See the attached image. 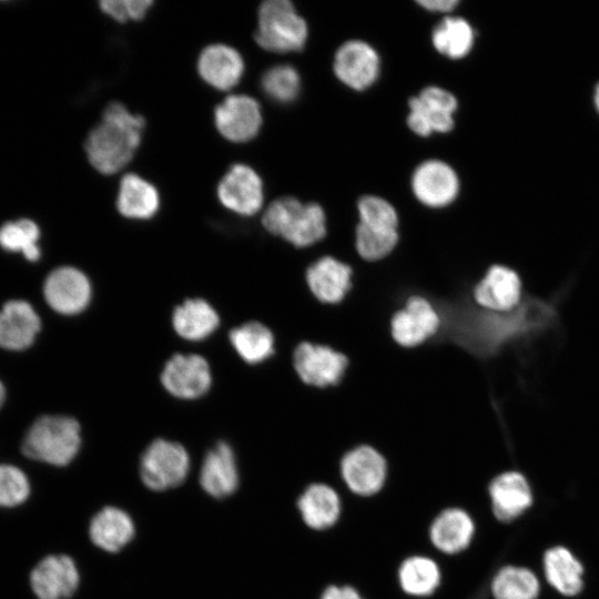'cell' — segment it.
Wrapping results in <instances>:
<instances>
[{
    "instance_id": "1",
    "label": "cell",
    "mask_w": 599,
    "mask_h": 599,
    "mask_svg": "<svg viewBox=\"0 0 599 599\" xmlns=\"http://www.w3.org/2000/svg\"><path fill=\"white\" fill-rule=\"evenodd\" d=\"M441 319L437 337L451 342L479 361L498 356L512 343L545 331L554 324V303L524 296L509 312L478 307L471 295L435 303Z\"/></svg>"
},
{
    "instance_id": "2",
    "label": "cell",
    "mask_w": 599,
    "mask_h": 599,
    "mask_svg": "<svg viewBox=\"0 0 599 599\" xmlns=\"http://www.w3.org/2000/svg\"><path fill=\"white\" fill-rule=\"evenodd\" d=\"M144 124L141 115L132 114L123 104L110 103L85 141L92 166L103 174H113L124 167L141 142Z\"/></svg>"
},
{
    "instance_id": "3",
    "label": "cell",
    "mask_w": 599,
    "mask_h": 599,
    "mask_svg": "<svg viewBox=\"0 0 599 599\" xmlns=\"http://www.w3.org/2000/svg\"><path fill=\"white\" fill-rule=\"evenodd\" d=\"M262 224L295 248L312 247L327 235L326 215L317 203L303 204L295 197L273 201L265 210Z\"/></svg>"
},
{
    "instance_id": "4",
    "label": "cell",
    "mask_w": 599,
    "mask_h": 599,
    "mask_svg": "<svg viewBox=\"0 0 599 599\" xmlns=\"http://www.w3.org/2000/svg\"><path fill=\"white\" fill-rule=\"evenodd\" d=\"M81 446L79 423L68 416L38 418L22 441L23 454L53 466H65L73 460Z\"/></svg>"
},
{
    "instance_id": "5",
    "label": "cell",
    "mask_w": 599,
    "mask_h": 599,
    "mask_svg": "<svg viewBox=\"0 0 599 599\" xmlns=\"http://www.w3.org/2000/svg\"><path fill=\"white\" fill-rule=\"evenodd\" d=\"M257 44L272 52L301 50L307 39V24L288 0H267L258 9Z\"/></svg>"
},
{
    "instance_id": "6",
    "label": "cell",
    "mask_w": 599,
    "mask_h": 599,
    "mask_svg": "<svg viewBox=\"0 0 599 599\" xmlns=\"http://www.w3.org/2000/svg\"><path fill=\"white\" fill-rule=\"evenodd\" d=\"M349 361L325 344L298 343L292 352V366L298 379L308 387L325 389L337 386L344 378Z\"/></svg>"
},
{
    "instance_id": "7",
    "label": "cell",
    "mask_w": 599,
    "mask_h": 599,
    "mask_svg": "<svg viewBox=\"0 0 599 599\" xmlns=\"http://www.w3.org/2000/svg\"><path fill=\"white\" fill-rule=\"evenodd\" d=\"M190 470V456L183 445L158 438L143 451L140 476L152 490H166L181 485Z\"/></svg>"
},
{
    "instance_id": "8",
    "label": "cell",
    "mask_w": 599,
    "mask_h": 599,
    "mask_svg": "<svg viewBox=\"0 0 599 599\" xmlns=\"http://www.w3.org/2000/svg\"><path fill=\"white\" fill-rule=\"evenodd\" d=\"M390 336L403 348H416L435 338L441 319L434 304L423 295H412L390 318Z\"/></svg>"
},
{
    "instance_id": "9",
    "label": "cell",
    "mask_w": 599,
    "mask_h": 599,
    "mask_svg": "<svg viewBox=\"0 0 599 599\" xmlns=\"http://www.w3.org/2000/svg\"><path fill=\"white\" fill-rule=\"evenodd\" d=\"M341 476L354 494L368 497L385 485L388 463L380 450L369 444H359L345 451L339 460Z\"/></svg>"
},
{
    "instance_id": "10",
    "label": "cell",
    "mask_w": 599,
    "mask_h": 599,
    "mask_svg": "<svg viewBox=\"0 0 599 599\" xmlns=\"http://www.w3.org/2000/svg\"><path fill=\"white\" fill-rule=\"evenodd\" d=\"M408 106L407 124L420 136L448 132L454 126L453 114L457 109V100L441 88H425L417 97L409 99Z\"/></svg>"
},
{
    "instance_id": "11",
    "label": "cell",
    "mask_w": 599,
    "mask_h": 599,
    "mask_svg": "<svg viewBox=\"0 0 599 599\" xmlns=\"http://www.w3.org/2000/svg\"><path fill=\"white\" fill-rule=\"evenodd\" d=\"M474 303L493 312H509L524 300L522 284L518 273L504 264L487 267L471 291Z\"/></svg>"
},
{
    "instance_id": "12",
    "label": "cell",
    "mask_w": 599,
    "mask_h": 599,
    "mask_svg": "<svg viewBox=\"0 0 599 599\" xmlns=\"http://www.w3.org/2000/svg\"><path fill=\"white\" fill-rule=\"evenodd\" d=\"M354 270L333 255H323L305 271V282L312 296L324 305H338L353 288Z\"/></svg>"
},
{
    "instance_id": "13",
    "label": "cell",
    "mask_w": 599,
    "mask_h": 599,
    "mask_svg": "<svg viewBox=\"0 0 599 599\" xmlns=\"http://www.w3.org/2000/svg\"><path fill=\"white\" fill-rule=\"evenodd\" d=\"M161 383L165 390L177 398H199L210 389V365L197 354H175L165 363Z\"/></svg>"
},
{
    "instance_id": "14",
    "label": "cell",
    "mask_w": 599,
    "mask_h": 599,
    "mask_svg": "<svg viewBox=\"0 0 599 599\" xmlns=\"http://www.w3.org/2000/svg\"><path fill=\"white\" fill-rule=\"evenodd\" d=\"M47 303L55 312L74 315L85 309L91 301L92 288L87 275L71 266L52 271L43 286Z\"/></svg>"
},
{
    "instance_id": "15",
    "label": "cell",
    "mask_w": 599,
    "mask_h": 599,
    "mask_svg": "<svg viewBox=\"0 0 599 599\" xmlns=\"http://www.w3.org/2000/svg\"><path fill=\"white\" fill-rule=\"evenodd\" d=\"M217 195L221 203L230 211L251 216L262 207L263 183L251 166L234 164L220 181Z\"/></svg>"
},
{
    "instance_id": "16",
    "label": "cell",
    "mask_w": 599,
    "mask_h": 599,
    "mask_svg": "<svg viewBox=\"0 0 599 599\" xmlns=\"http://www.w3.org/2000/svg\"><path fill=\"white\" fill-rule=\"evenodd\" d=\"M219 132L229 141L247 142L260 131L262 112L258 102L245 94H233L214 111Z\"/></svg>"
},
{
    "instance_id": "17",
    "label": "cell",
    "mask_w": 599,
    "mask_h": 599,
    "mask_svg": "<svg viewBox=\"0 0 599 599\" xmlns=\"http://www.w3.org/2000/svg\"><path fill=\"white\" fill-rule=\"evenodd\" d=\"M333 68L344 84L359 91L376 81L379 73V57L367 42L349 40L337 49Z\"/></svg>"
},
{
    "instance_id": "18",
    "label": "cell",
    "mask_w": 599,
    "mask_h": 599,
    "mask_svg": "<svg viewBox=\"0 0 599 599\" xmlns=\"http://www.w3.org/2000/svg\"><path fill=\"white\" fill-rule=\"evenodd\" d=\"M80 582V575L73 559L67 555L44 557L32 569L30 583L38 599H67Z\"/></svg>"
},
{
    "instance_id": "19",
    "label": "cell",
    "mask_w": 599,
    "mask_h": 599,
    "mask_svg": "<svg viewBox=\"0 0 599 599\" xmlns=\"http://www.w3.org/2000/svg\"><path fill=\"white\" fill-rule=\"evenodd\" d=\"M415 196L429 207H443L451 203L459 190L456 172L447 163L428 160L419 164L412 177Z\"/></svg>"
},
{
    "instance_id": "20",
    "label": "cell",
    "mask_w": 599,
    "mask_h": 599,
    "mask_svg": "<svg viewBox=\"0 0 599 599\" xmlns=\"http://www.w3.org/2000/svg\"><path fill=\"white\" fill-rule=\"evenodd\" d=\"M202 488L214 498L232 495L238 486V470L232 447L216 443L205 455L200 471Z\"/></svg>"
},
{
    "instance_id": "21",
    "label": "cell",
    "mask_w": 599,
    "mask_h": 599,
    "mask_svg": "<svg viewBox=\"0 0 599 599\" xmlns=\"http://www.w3.org/2000/svg\"><path fill=\"white\" fill-rule=\"evenodd\" d=\"M488 490L493 512L500 521L516 519L532 501L527 479L516 470H508L496 476Z\"/></svg>"
},
{
    "instance_id": "22",
    "label": "cell",
    "mask_w": 599,
    "mask_h": 599,
    "mask_svg": "<svg viewBox=\"0 0 599 599\" xmlns=\"http://www.w3.org/2000/svg\"><path fill=\"white\" fill-rule=\"evenodd\" d=\"M197 70L201 78L217 90H230L241 80L244 61L241 54L226 44L207 45L200 54Z\"/></svg>"
},
{
    "instance_id": "23",
    "label": "cell",
    "mask_w": 599,
    "mask_h": 599,
    "mask_svg": "<svg viewBox=\"0 0 599 599\" xmlns=\"http://www.w3.org/2000/svg\"><path fill=\"white\" fill-rule=\"evenodd\" d=\"M40 327V318L29 303L10 301L0 311V346L24 349L33 343Z\"/></svg>"
},
{
    "instance_id": "24",
    "label": "cell",
    "mask_w": 599,
    "mask_h": 599,
    "mask_svg": "<svg viewBox=\"0 0 599 599\" xmlns=\"http://www.w3.org/2000/svg\"><path fill=\"white\" fill-rule=\"evenodd\" d=\"M475 524L461 508L450 507L440 511L429 528L432 544L441 552L456 555L473 540Z\"/></svg>"
},
{
    "instance_id": "25",
    "label": "cell",
    "mask_w": 599,
    "mask_h": 599,
    "mask_svg": "<svg viewBox=\"0 0 599 599\" xmlns=\"http://www.w3.org/2000/svg\"><path fill=\"white\" fill-rule=\"evenodd\" d=\"M297 508L306 526L314 530H325L337 522L342 505L334 488L323 483H314L298 497Z\"/></svg>"
},
{
    "instance_id": "26",
    "label": "cell",
    "mask_w": 599,
    "mask_h": 599,
    "mask_svg": "<svg viewBox=\"0 0 599 599\" xmlns=\"http://www.w3.org/2000/svg\"><path fill=\"white\" fill-rule=\"evenodd\" d=\"M135 534L131 516L121 508L106 506L91 519L89 535L99 548L115 552L131 541Z\"/></svg>"
},
{
    "instance_id": "27",
    "label": "cell",
    "mask_w": 599,
    "mask_h": 599,
    "mask_svg": "<svg viewBox=\"0 0 599 599\" xmlns=\"http://www.w3.org/2000/svg\"><path fill=\"white\" fill-rule=\"evenodd\" d=\"M220 324V317L212 305L202 298H189L176 306L172 325L176 334L191 342L211 336Z\"/></svg>"
},
{
    "instance_id": "28",
    "label": "cell",
    "mask_w": 599,
    "mask_h": 599,
    "mask_svg": "<svg viewBox=\"0 0 599 599\" xmlns=\"http://www.w3.org/2000/svg\"><path fill=\"white\" fill-rule=\"evenodd\" d=\"M159 205V193L153 184L134 173L122 177L116 206L123 216L148 220L158 212Z\"/></svg>"
},
{
    "instance_id": "29",
    "label": "cell",
    "mask_w": 599,
    "mask_h": 599,
    "mask_svg": "<svg viewBox=\"0 0 599 599\" xmlns=\"http://www.w3.org/2000/svg\"><path fill=\"white\" fill-rule=\"evenodd\" d=\"M229 337L237 355L247 364H262L275 355V335L262 322L250 321L236 326Z\"/></svg>"
},
{
    "instance_id": "30",
    "label": "cell",
    "mask_w": 599,
    "mask_h": 599,
    "mask_svg": "<svg viewBox=\"0 0 599 599\" xmlns=\"http://www.w3.org/2000/svg\"><path fill=\"white\" fill-rule=\"evenodd\" d=\"M545 575L549 583L561 595L575 596L582 588V566L564 547H554L544 557Z\"/></svg>"
},
{
    "instance_id": "31",
    "label": "cell",
    "mask_w": 599,
    "mask_h": 599,
    "mask_svg": "<svg viewBox=\"0 0 599 599\" xmlns=\"http://www.w3.org/2000/svg\"><path fill=\"white\" fill-rule=\"evenodd\" d=\"M440 570L430 558L413 556L398 568V581L404 592L414 597H428L440 585Z\"/></svg>"
},
{
    "instance_id": "32",
    "label": "cell",
    "mask_w": 599,
    "mask_h": 599,
    "mask_svg": "<svg viewBox=\"0 0 599 599\" xmlns=\"http://www.w3.org/2000/svg\"><path fill=\"white\" fill-rule=\"evenodd\" d=\"M432 41L438 52L451 59L465 57L474 44V31L460 17H446L433 30Z\"/></svg>"
},
{
    "instance_id": "33",
    "label": "cell",
    "mask_w": 599,
    "mask_h": 599,
    "mask_svg": "<svg viewBox=\"0 0 599 599\" xmlns=\"http://www.w3.org/2000/svg\"><path fill=\"white\" fill-rule=\"evenodd\" d=\"M399 244L398 231L378 230L357 223L354 250L361 261L378 263L389 257Z\"/></svg>"
},
{
    "instance_id": "34",
    "label": "cell",
    "mask_w": 599,
    "mask_h": 599,
    "mask_svg": "<svg viewBox=\"0 0 599 599\" xmlns=\"http://www.w3.org/2000/svg\"><path fill=\"white\" fill-rule=\"evenodd\" d=\"M490 591L494 599H536L539 581L527 568L507 566L494 576Z\"/></svg>"
},
{
    "instance_id": "35",
    "label": "cell",
    "mask_w": 599,
    "mask_h": 599,
    "mask_svg": "<svg viewBox=\"0 0 599 599\" xmlns=\"http://www.w3.org/2000/svg\"><path fill=\"white\" fill-rule=\"evenodd\" d=\"M40 230L38 225L28 219L4 223L0 227V246L10 252H21L31 262L40 255L38 241Z\"/></svg>"
},
{
    "instance_id": "36",
    "label": "cell",
    "mask_w": 599,
    "mask_h": 599,
    "mask_svg": "<svg viewBox=\"0 0 599 599\" xmlns=\"http://www.w3.org/2000/svg\"><path fill=\"white\" fill-rule=\"evenodd\" d=\"M261 83L266 95L280 103L292 102L301 90L298 72L288 64H278L268 69L263 74Z\"/></svg>"
},
{
    "instance_id": "37",
    "label": "cell",
    "mask_w": 599,
    "mask_h": 599,
    "mask_svg": "<svg viewBox=\"0 0 599 599\" xmlns=\"http://www.w3.org/2000/svg\"><path fill=\"white\" fill-rule=\"evenodd\" d=\"M357 210L358 223L378 230L398 231V214L386 200L365 195L358 201Z\"/></svg>"
},
{
    "instance_id": "38",
    "label": "cell",
    "mask_w": 599,
    "mask_h": 599,
    "mask_svg": "<svg viewBox=\"0 0 599 599\" xmlns=\"http://www.w3.org/2000/svg\"><path fill=\"white\" fill-rule=\"evenodd\" d=\"M30 483L26 474L12 465H0V507H16L30 496Z\"/></svg>"
},
{
    "instance_id": "39",
    "label": "cell",
    "mask_w": 599,
    "mask_h": 599,
    "mask_svg": "<svg viewBox=\"0 0 599 599\" xmlns=\"http://www.w3.org/2000/svg\"><path fill=\"white\" fill-rule=\"evenodd\" d=\"M153 4L151 0H103L100 1L101 10L119 22L129 19H142L149 8Z\"/></svg>"
},
{
    "instance_id": "40",
    "label": "cell",
    "mask_w": 599,
    "mask_h": 599,
    "mask_svg": "<svg viewBox=\"0 0 599 599\" xmlns=\"http://www.w3.org/2000/svg\"><path fill=\"white\" fill-rule=\"evenodd\" d=\"M319 599H364L362 595L352 586H328Z\"/></svg>"
},
{
    "instance_id": "41",
    "label": "cell",
    "mask_w": 599,
    "mask_h": 599,
    "mask_svg": "<svg viewBox=\"0 0 599 599\" xmlns=\"http://www.w3.org/2000/svg\"><path fill=\"white\" fill-rule=\"evenodd\" d=\"M417 2L425 9L437 12L451 11L458 4L456 0H419Z\"/></svg>"
},
{
    "instance_id": "42",
    "label": "cell",
    "mask_w": 599,
    "mask_h": 599,
    "mask_svg": "<svg viewBox=\"0 0 599 599\" xmlns=\"http://www.w3.org/2000/svg\"><path fill=\"white\" fill-rule=\"evenodd\" d=\"M4 397H6L4 387H3V385H2L1 382H0V407L2 406V404H3V402H4Z\"/></svg>"
},
{
    "instance_id": "43",
    "label": "cell",
    "mask_w": 599,
    "mask_h": 599,
    "mask_svg": "<svg viewBox=\"0 0 599 599\" xmlns=\"http://www.w3.org/2000/svg\"><path fill=\"white\" fill-rule=\"evenodd\" d=\"M595 103H596V106H597V109L599 111V84H598V87L596 89V93H595Z\"/></svg>"
}]
</instances>
